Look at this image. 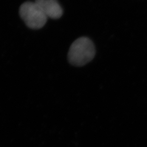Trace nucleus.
Segmentation results:
<instances>
[{
  "instance_id": "obj_1",
  "label": "nucleus",
  "mask_w": 147,
  "mask_h": 147,
  "mask_svg": "<svg viewBox=\"0 0 147 147\" xmlns=\"http://www.w3.org/2000/svg\"><path fill=\"white\" fill-rule=\"evenodd\" d=\"M95 53L93 42L87 37H81L74 41L70 47L69 62L74 66L82 67L94 58Z\"/></svg>"
},
{
  "instance_id": "obj_2",
  "label": "nucleus",
  "mask_w": 147,
  "mask_h": 147,
  "mask_svg": "<svg viewBox=\"0 0 147 147\" xmlns=\"http://www.w3.org/2000/svg\"><path fill=\"white\" fill-rule=\"evenodd\" d=\"M19 14L27 26L35 30L42 28L48 18L37 3L31 1H27L21 5Z\"/></svg>"
},
{
  "instance_id": "obj_3",
  "label": "nucleus",
  "mask_w": 147,
  "mask_h": 147,
  "mask_svg": "<svg viewBox=\"0 0 147 147\" xmlns=\"http://www.w3.org/2000/svg\"><path fill=\"white\" fill-rule=\"evenodd\" d=\"M34 2L47 18L57 19L63 15V9L57 0H35Z\"/></svg>"
}]
</instances>
